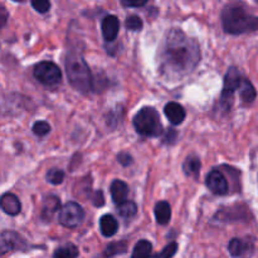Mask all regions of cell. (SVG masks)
Here are the masks:
<instances>
[{
    "label": "cell",
    "instance_id": "1",
    "mask_svg": "<svg viewBox=\"0 0 258 258\" xmlns=\"http://www.w3.org/2000/svg\"><path fill=\"white\" fill-rule=\"evenodd\" d=\"M201 60L198 42L183 30L171 29L164 38L159 50L160 71L164 76L176 80L188 75Z\"/></svg>",
    "mask_w": 258,
    "mask_h": 258
},
{
    "label": "cell",
    "instance_id": "2",
    "mask_svg": "<svg viewBox=\"0 0 258 258\" xmlns=\"http://www.w3.org/2000/svg\"><path fill=\"white\" fill-rule=\"evenodd\" d=\"M222 27L228 34H243L258 30V17L247 13L242 7L228 5L222 12Z\"/></svg>",
    "mask_w": 258,
    "mask_h": 258
},
{
    "label": "cell",
    "instance_id": "3",
    "mask_svg": "<svg viewBox=\"0 0 258 258\" xmlns=\"http://www.w3.org/2000/svg\"><path fill=\"white\" fill-rule=\"evenodd\" d=\"M66 71L70 83L76 90L82 93H87L92 90V75L81 53L73 50L67 53Z\"/></svg>",
    "mask_w": 258,
    "mask_h": 258
},
{
    "label": "cell",
    "instance_id": "4",
    "mask_svg": "<svg viewBox=\"0 0 258 258\" xmlns=\"http://www.w3.org/2000/svg\"><path fill=\"white\" fill-rule=\"evenodd\" d=\"M134 126L138 134L148 138H156L163 134L159 112L154 107H143L134 117Z\"/></svg>",
    "mask_w": 258,
    "mask_h": 258
},
{
    "label": "cell",
    "instance_id": "5",
    "mask_svg": "<svg viewBox=\"0 0 258 258\" xmlns=\"http://www.w3.org/2000/svg\"><path fill=\"white\" fill-rule=\"evenodd\" d=\"M243 76L239 73L236 67H231L224 77L223 91L221 96V106L224 112H228L233 105V95L237 90H239Z\"/></svg>",
    "mask_w": 258,
    "mask_h": 258
},
{
    "label": "cell",
    "instance_id": "6",
    "mask_svg": "<svg viewBox=\"0 0 258 258\" xmlns=\"http://www.w3.org/2000/svg\"><path fill=\"white\" fill-rule=\"evenodd\" d=\"M34 77L45 86L58 85L62 80V72L55 63L44 60L35 66Z\"/></svg>",
    "mask_w": 258,
    "mask_h": 258
},
{
    "label": "cell",
    "instance_id": "7",
    "mask_svg": "<svg viewBox=\"0 0 258 258\" xmlns=\"http://www.w3.org/2000/svg\"><path fill=\"white\" fill-rule=\"evenodd\" d=\"M58 219L62 226L67 227V228H75L85 219V211L76 202H68L60 208Z\"/></svg>",
    "mask_w": 258,
    "mask_h": 258
},
{
    "label": "cell",
    "instance_id": "8",
    "mask_svg": "<svg viewBox=\"0 0 258 258\" xmlns=\"http://www.w3.org/2000/svg\"><path fill=\"white\" fill-rule=\"evenodd\" d=\"M207 186L212 193L217 194V196H224L228 193L229 184L227 181L226 176L222 174V171L212 170L207 176Z\"/></svg>",
    "mask_w": 258,
    "mask_h": 258
},
{
    "label": "cell",
    "instance_id": "9",
    "mask_svg": "<svg viewBox=\"0 0 258 258\" xmlns=\"http://www.w3.org/2000/svg\"><path fill=\"white\" fill-rule=\"evenodd\" d=\"M25 241L18 233L13 231H5L2 233V252L3 254L13 249L25 248Z\"/></svg>",
    "mask_w": 258,
    "mask_h": 258
},
{
    "label": "cell",
    "instance_id": "10",
    "mask_svg": "<svg viewBox=\"0 0 258 258\" xmlns=\"http://www.w3.org/2000/svg\"><path fill=\"white\" fill-rule=\"evenodd\" d=\"M229 253L236 258H248L253 252V243L242 238H233L229 242Z\"/></svg>",
    "mask_w": 258,
    "mask_h": 258
},
{
    "label": "cell",
    "instance_id": "11",
    "mask_svg": "<svg viewBox=\"0 0 258 258\" xmlns=\"http://www.w3.org/2000/svg\"><path fill=\"white\" fill-rule=\"evenodd\" d=\"M101 29H102L103 39L108 43L113 42L117 38L118 30H120V22H118L117 17H115V15H107V17L103 18Z\"/></svg>",
    "mask_w": 258,
    "mask_h": 258
},
{
    "label": "cell",
    "instance_id": "12",
    "mask_svg": "<svg viewBox=\"0 0 258 258\" xmlns=\"http://www.w3.org/2000/svg\"><path fill=\"white\" fill-rule=\"evenodd\" d=\"M0 206H2L3 212H5L9 216H17L22 211V204L17 196L12 193H5L0 199Z\"/></svg>",
    "mask_w": 258,
    "mask_h": 258
},
{
    "label": "cell",
    "instance_id": "13",
    "mask_svg": "<svg viewBox=\"0 0 258 258\" xmlns=\"http://www.w3.org/2000/svg\"><path fill=\"white\" fill-rule=\"evenodd\" d=\"M164 112L171 125H179L185 120V110L183 106L176 102H169L164 108Z\"/></svg>",
    "mask_w": 258,
    "mask_h": 258
},
{
    "label": "cell",
    "instance_id": "14",
    "mask_svg": "<svg viewBox=\"0 0 258 258\" xmlns=\"http://www.w3.org/2000/svg\"><path fill=\"white\" fill-rule=\"evenodd\" d=\"M110 191H111V197H112V201L115 202L117 206L127 202L126 201V198H127L128 196V186L125 181L118 180V179L113 180L112 183H111Z\"/></svg>",
    "mask_w": 258,
    "mask_h": 258
},
{
    "label": "cell",
    "instance_id": "15",
    "mask_svg": "<svg viewBox=\"0 0 258 258\" xmlns=\"http://www.w3.org/2000/svg\"><path fill=\"white\" fill-rule=\"evenodd\" d=\"M60 211V202L57 197H48L44 199L42 207V219L43 221H50L54 216L55 212Z\"/></svg>",
    "mask_w": 258,
    "mask_h": 258
},
{
    "label": "cell",
    "instance_id": "16",
    "mask_svg": "<svg viewBox=\"0 0 258 258\" xmlns=\"http://www.w3.org/2000/svg\"><path fill=\"white\" fill-rule=\"evenodd\" d=\"M238 91H239V96H241L242 102L246 103V105L252 103L254 100H256V96H257L256 88H254V86L252 85L251 81H248L247 78L243 77Z\"/></svg>",
    "mask_w": 258,
    "mask_h": 258
},
{
    "label": "cell",
    "instance_id": "17",
    "mask_svg": "<svg viewBox=\"0 0 258 258\" xmlns=\"http://www.w3.org/2000/svg\"><path fill=\"white\" fill-rule=\"evenodd\" d=\"M100 229L101 233L105 237H112L113 234H116L118 229V223L115 217L111 216V214H105L103 217H101Z\"/></svg>",
    "mask_w": 258,
    "mask_h": 258
},
{
    "label": "cell",
    "instance_id": "18",
    "mask_svg": "<svg viewBox=\"0 0 258 258\" xmlns=\"http://www.w3.org/2000/svg\"><path fill=\"white\" fill-rule=\"evenodd\" d=\"M131 258H156L153 254V244L148 239H141L135 244Z\"/></svg>",
    "mask_w": 258,
    "mask_h": 258
},
{
    "label": "cell",
    "instance_id": "19",
    "mask_svg": "<svg viewBox=\"0 0 258 258\" xmlns=\"http://www.w3.org/2000/svg\"><path fill=\"white\" fill-rule=\"evenodd\" d=\"M155 218L159 224H168L171 218V208L168 202H159L155 206Z\"/></svg>",
    "mask_w": 258,
    "mask_h": 258
},
{
    "label": "cell",
    "instance_id": "20",
    "mask_svg": "<svg viewBox=\"0 0 258 258\" xmlns=\"http://www.w3.org/2000/svg\"><path fill=\"white\" fill-rule=\"evenodd\" d=\"M201 160L197 156L190 155L185 159L183 164V169H184V173L189 176H194V178H198L199 175V171H201Z\"/></svg>",
    "mask_w": 258,
    "mask_h": 258
},
{
    "label": "cell",
    "instance_id": "21",
    "mask_svg": "<svg viewBox=\"0 0 258 258\" xmlns=\"http://www.w3.org/2000/svg\"><path fill=\"white\" fill-rule=\"evenodd\" d=\"M78 257V248L72 243L64 244L55 249L53 258H77Z\"/></svg>",
    "mask_w": 258,
    "mask_h": 258
},
{
    "label": "cell",
    "instance_id": "22",
    "mask_svg": "<svg viewBox=\"0 0 258 258\" xmlns=\"http://www.w3.org/2000/svg\"><path fill=\"white\" fill-rule=\"evenodd\" d=\"M138 212V206L134 202H125L117 206V213L123 218H133Z\"/></svg>",
    "mask_w": 258,
    "mask_h": 258
},
{
    "label": "cell",
    "instance_id": "23",
    "mask_svg": "<svg viewBox=\"0 0 258 258\" xmlns=\"http://www.w3.org/2000/svg\"><path fill=\"white\" fill-rule=\"evenodd\" d=\"M126 249H127V244H126V242H113V243L108 244V247L106 248L105 256L108 258V257L116 256V254L125 253Z\"/></svg>",
    "mask_w": 258,
    "mask_h": 258
},
{
    "label": "cell",
    "instance_id": "24",
    "mask_svg": "<svg viewBox=\"0 0 258 258\" xmlns=\"http://www.w3.org/2000/svg\"><path fill=\"white\" fill-rule=\"evenodd\" d=\"M45 178H47L48 183L53 184V185H58V184L63 183V180H64V171L60 170V169H50Z\"/></svg>",
    "mask_w": 258,
    "mask_h": 258
},
{
    "label": "cell",
    "instance_id": "25",
    "mask_svg": "<svg viewBox=\"0 0 258 258\" xmlns=\"http://www.w3.org/2000/svg\"><path fill=\"white\" fill-rule=\"evenodd\" d=\"M50 131V125L45 121H37L33 125V133L37 136H45L48 135Z\"/></svg>",
    "mask_w": 258,
    "mask_h": 258
},
{
    "label": "cell",
    "instance_id": "26",
    "mask_svg": "<svg viewBox=\"0 0 258 258\" xmlns=\"http://www.w3.org/2000/svg\"><path fill=\"white\" fill-rule=\"evenodd\" d=\"M125 25L128 30H134V32H136V30H140L144 24H143V20H141L138 15H131V17H127V19H126L125 22Z\"/></svg>",
    "mask_w": 258,
    "mask_h": 258
},
{
    "label": "cell",
    "instance_id": "27",
    "mask_svg": "<svg viewBox=\"0 0 258 258\" xmlns=\"http://www.w3.org/2000/svg\"><path fill=\"white\" fill-rule=\"evenodd\" d=\"M176 251H178V243L175 242H170L163 251L159 254H156V258H173L175 256Z\"/></svg>",
    "mask_w": 258,
    "mask_h": 258
},
{
    "label": "cell",
    "instance_id": "28",
    "mask_svg": "<svg viewBox=\"0 0 258 258\" xmlns=\"http://www.w3.org/2000/svg\"><path fill=\"white\" fill-rule=\"evenodd\" d=\"M32 7L38 13H47L50 8V3L47 0H37V2H32Z\"/></svg>",
    "mask_w": 258,
    "mask_h": 258
},
{
    "label": "cell",
    "instance_id": "29",
    "mask_svg": "<svg viewBox=\"0 0 258 258\" xmlns=\"http://www.w3.org/2000/svg\"><path fill=\"white\" fill-rule=\"evenodd\" d=\"M117 160L120 161L121 165H123V166H127V165H130L131 163H133V158H131L130 154H127V153L118 154Z\"/></svg>",
    "mask_w": 258,
    "mask_h": 258
},
{
    "label": "cell",
    "instance_id": "30",
    "mask_svg": "<svg viewBox=\"0 0 258 258\" xmlns=\"http://www.w3.org/2000/svg\"><path fill=\"white\" fill-rule=\"evenodd\" d=\"M92 201H93V204H95L96 207H102L103 204H105V203H103V202H105V198H103L102 190L95 191Z\"/></svg>",
    "mask_w": 258,
    "mask_h": 258
},
{
    "label": "cell",
    "instance_id": "31",
    "mask_svg": "<svg viewBox=\"0 0 258 258\" xmlns=\"http://www.w3.org/2000/svg\"><path fill=\"white\" fill-rule=\"evenodd\" d=\"M176 135H178V133H176L175 130H173V128H170V130H168V133H166L165 138H164V143H174L176 139Z\"/></svg>",
    "mask_w": 258,
    "mask_h": 258
},
{
    "label": "cell",
    "instance_id": "32",
    "mask_svg": "<svg viewBox=\"0 0 258 258\" xmlns=\"http://www.w3.org/2000/svg\"><path fill=\"white\" fill-rule=\"evenodd\" d=\"M146 4V2H141L139 3V4H136V3H126V2H122V5H125V7H128V8H136V7H144V5Z\"/></svg>",
    "mask_w": 258,
    "mask_h": 258
},
{
    "label": "cell",
    "instance_id": "33",
    "mask_svg": "<svg viewBox=\"0 0 258 258\" xmlns=\"http://www.w3.org/2000/svg\"><path fill=\"white\" fill-rule=\"evenodd\" d=\"M0 14H2V25L4 27L5 23H7V18H8V13H7V10H5V8H2V10H0Z\"/></svg>",
    "mask_w": 258,
    "mask_h": 258
}]
</instances>
